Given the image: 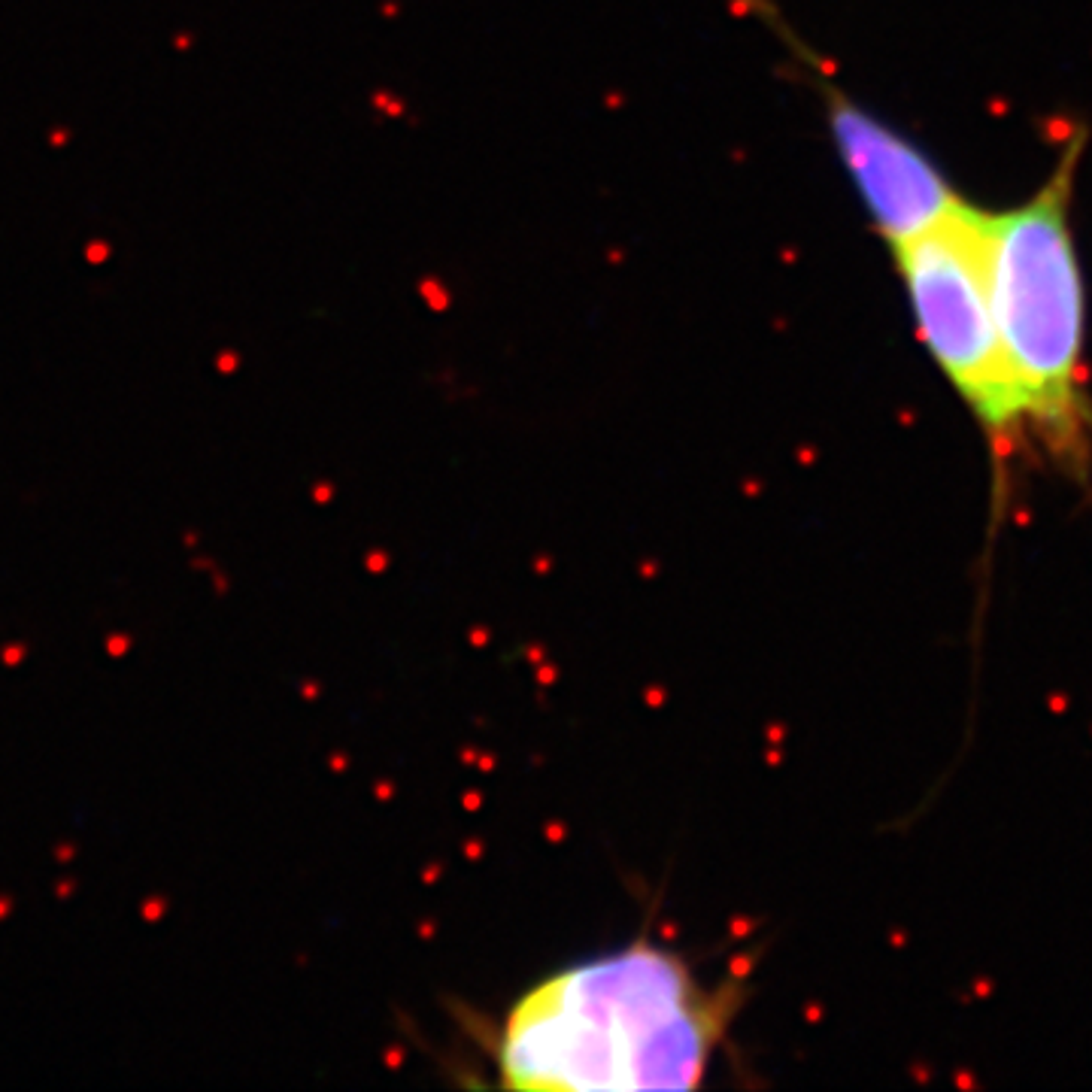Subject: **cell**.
Segmentation results:
<instances>
[{
    "label": "cell",
    "mask_w": 1092,
    "mask_h": 1092,
    "mask_svg": "<svg viewBox=\"0 0 1092 1092\" xmlns=\"http://www.w3.org/2000/svg\"><path fill=\"white\" fill-rule=\"evenodd\" d=\"M731 998L659 944H629L534 983L492 1044L510 1089H698L726 1041Z\"/></svg>",
    "instance_id": "6da1fadb"
},
{
    "label": "cell",
    "mask_w": 1092,
    "mask_h": 1092,
    "mask_svg": "<svg viewBox=\"0 0 1092 1092\" xmlns=\"http://www.w3.org/2000/svg\"><path fill=\"white\" fill-rule=\"evenodd\" d=\"M1084 134L1065 143L1026 201L989 213V273L1008 376L1026 446L1062 471H1092L1086 383V283L1075 237V183Z\"/></svg>",
    "instance_id": "7a4b0ae2"
},
{
    "label": "cell",
    "mask_w": 1092,
    "mask_h": 1092,
    "mask_svg": "<svg viewBox=\"0 0 1092 1092\" xmlns=\"http://www.w3.org/2000/svg\"><path fill=\"white\" fill-rule=\"evenodd\" d=\"M922 350L986 437L998 489L1026 450L989 273V210L962 201L938 222L889 246Z\"/></svg>",
    "instance_id": "3957f363"
},
{
    "label": "cell",
    "mask_w": 1092,
    "mask_h": 1092,
    "mask_svg": "<svg viewBox=\"0 0 1092 1092\" xmlns=\"http://www.w3.org/2000/svg\"><path fill=\"white\" fill-rule=\"evenodd\" d=\"M822 92L831 143L883 243L905 240L965 201L935 158L898 128L835 85Z\"/></svg>",
    "instance_id": "277c9868"
}]
</instances>
